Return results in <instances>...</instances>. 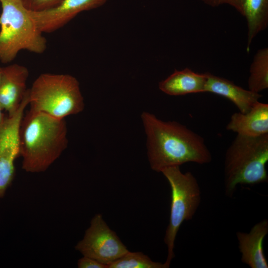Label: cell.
<instances>
[{
    "mask_svg": "<svg viewBox=\"0 0 268 268\" xmlns=\"http://www.w3.org/2000/svg\"><path fill=\"white\" fill-rule=\"evenodd\" d=\"M24 6L29 11L40 12L58 6L63 0H20Z\"/></svg>",
    "mask_w": 268,
    "mask_h": 268,
    "instance_id": "18",
    "label": "cell"
},
{
    "mask_svg": "<svg viewBox=\"0 0 268 268\" xmlns=\"http://www.w3.org/2000/svg\"><path fill=\"white\" fill-rule=\"evenodd\" d=\"M77 267L79 268H107L106 265L86 256L78 260Z\"/></svg>",
    "mask_w": 268,
    "mask_h": 268,
    "instance_id": "19",
    "label": "cell"
},
{
    "mask_svg": "<svg viewBox=\"0 0 268 268\" xmlns=\"http://www.w3.org/2000/svg\"><path fill=\"white\" fill-rule=\"evenodd\" d=\"M226 129L246 136L268 134V104L258 101L247 113H233Z\"/></svg>",
    "mask_w": 268,
    "mask_h": 268,
    "instance_id": "13",
    "label": "cell"
},
{
    "mask_svg": "<svg viewBox=\"0 0 268 268\" xmlns=\"http://www.w3.org/2000/svg\"><path fill=\"white\" fill-rule=\"evenodd\" d=\"M0 61L11 62L22 50L42 54L47 41L20 0H0Z\"/></svg>",
    "mask_w": 268,
    "mask_h": 268,
    "instance_id": "4",
    "label": "cell"
},
{
    "mask_svg": "<svg viewBox=\"0 0 268 268\" xmlns=\"http://www.w3.org/2000/svg\"><path fill=\"white\" fill-rule=\"evenodd\" d=\"M249 90L256 92L268 88V49H259L255 54L250 68Z\"/></svg>",
    "mask_w": 268,
    "mask_h": 268,
    "instance_id": "16",
    "label": "cell"
},
{
    "mask_svg": "<svg viewBox=\"0 0 268 268\" xmlns=\"http://www.w3.org/2000/svg\"><path fill=\"white\" fill-rule=\"evenodd\" d=\"M222 4L232 6L245 18L249 52L253 39L268 26V0H221Z\"/></svg>",
    "mask_w": 268,
    "mask_h": 268,
    "instance_id": "14",
    "label": "cell"
},
{
    "mask_svg": "<svg viewBox=\"0 0 268 268\" xmlns=\"http://www.w3.org/2000/svg\"><path fill=\"white\" fill-rule=\"evenodd\" d=\"M268 233L267 219L256 224L249 233L237 232L242 263L251 268H268L263 249L264 240Z\"/></svg>",
    "mask_w": 268,
    "mask_h": 268,
    "instance_id": "11",
    "label": "cell"
},
{
    "mask_svg": "<svg viewBox=\"0 0 268 268\" xmlns=\"http://www.w3.org/2000/svg\"><path fill=\"white\" fill-rule=\"evenodd\" d=\"M141 120L147 137L148 160L156 172L188 163L200 164L211 161V154L203 138L175 121H164L143 112Z\"/></svg>",
    "mask_w": 268,
    "mask_h": 268,
    "instance_id": "1",
    "label": "cell"
},
{
    "mask_svg": "<svg viewBox=\"0 0 268 268\" xmlns=\"http://www.w3.org/2000/svg\"><path fill=\"white\" fill-rule=\"evenodd\" d=\"M205 4L211 6L217 7L221 5V0H199Z\"/></svg>",
    "mask_w": 268,
    "mask_h": 268,
    "instance_id": "20",
    "label": "cell"
},
{
    "mask_svg": "<svg viewBox=\"0 0 268 268\" xmlns=\"http://www.w3.org/2000/svg\"><path fill=\"white\" fill-rule=\"evenodd\" d=\"M3 109H2L1 106L0 105V126L3 123L5 118L6 116H5L4 114L2 113Z\"/></svg>",
    "mask_w": 268,
    "mask_h": 268,
    "instance_id": "21",
    "label": "cell"
},
{
    "mask_svg": "<svg viewBox=\"0 0 268 268\" xmlns=\"http://www.w3.org/2000/svg\"><path fill=\"white\" fill-rule=\"evenodd\" d=\"M67 134L65 119L29 110L19 129L22 169L31 173L46 171L67 148Z\"/></svg>",
    "mask_w": 268,
    "mask_h": 268,
    "instance_id": "2",
    "label": "cell"
},
{
    "mask_svg": "<svg viewBox=\"0 0 268 268\" xmlns=\"http://www.w3.org/2000/svg\"><path fill=\"white\" fill-rule=\"evenodd\" d=\"M29 104V89L17 111L6 117L0 126V199L14 179L15 161L20 156L19 129L24 111Z\"/></svg>",
    "mask_w": 268,
    "mask_h": 268,
    "instance_id": "8",
    "label": "cell"
},
{
    "mask_svg": "<svg viewBox=\"0 0 268 268\" xmlns=\"http://www.w3.org/2000/svg\"><path fill=\"white\" fill-rule=\"evenodd\" d=\"M75 249L83 256L92 258L106 266L129 251L100 214L95 215L92 218L90 226Z\"/></svg>",
    "mask_w": 268,
    "mask_h": 268,
    "instance_id": "7",
    "label": "cell"
},
{
    "mask_svg": "<svg viewBox=\"0 0 268 268\" xmlns=\"http://www.w3.org/2000/svg\"><path fill=\"white\" fill-rule=\"evenodd\" d=\"M3 77V67H0V84L1 82Z\"/></svg>",
    "mask_w": 268,
    "mask_h": 268,
    "instance_id": "22",
    "label": "cell"
},
{
    "mask_svg": "<svg viewBox=\"0 0 268 268\" xmlns=\"http://www.w3.org/2000/svg\"><path fill=\"white\" fill-rule=\"evenodd\" d=\"M107 268H168L165 263L152 261L141 252L128 251L120 258L107 266Z\"/></svg>",
    "mask_w": 268,
    "mask_h": 268,
    "instance_id": "17",
    "label": "cell"
},
{
    "mask_svg": "<svg viewBox=\"0 0 268 268\" xmlns=\"http://www.w3.org/2000/svg\"><path fill=\"white\" fill-rule=\"evenodd\" d=\"M207 79L205 92L217 94L230 100L239 112L246 113L263 96L259 93L246 90L232 81L206 72Z\"/></svg>",
    "mask_w": 268,
    "mask_h": 268,
    "instance_id": "12",
    "label": "cell"
},
{
    "mask_svg": "<svg viewBox=\"0 0 268 268\" xmlns=\"http://www.w3.org/2000/svg\"><path fill=\"white\" fill-rule=\"evenodd\" d=\"M29 76L27 68L14 64L3 67V77L0 84V105L8 115L13 114L18 109L28 89Z\"/></svg>",
    "mask_w": 268,
    "mask_h": 268,
    "instance_id": "10",
    "label": "cell"
},
{
    "mask_svg": "<svg viewBox=\"0 0 268 268\" xmlns=\"http://www.w3.org/2000/svg\"><path fill=\"white\" fill-rule=\"evenodd\" d=\"M268 134L257 136L237 134L227 148L224 161L226 195L231 197L238 184L267 182Z\"/></svg>",
    "mask_w": 268,
    "mask_h": 268,
    "instance_id": "3",
    "label": "cell"
},
{
    "mask_svg": "<svg viewBox=\"0 0 268 268\" xmlns=\"http://www.w3.org/2000/svg\"><path fill=\"white\" fill-rule=\"evenodd\" d=\"M206 72L197 73L189 68L175 69L168 77L159 83V89L172 96L205 92Z\"/></svg>",
    "mask_w": 268,
    "mask_h": 268,
    "instance_id": "15",
    "label": "cell"
},
{
    "mask_svg": "<svg viewBox=\"0 0 268 268\" xmlns=\"http://www.w3.org/2000/svg\"><path fill=\"white\" fill-rule=\"evenodd\" d=\"M108 0H63L53 8L30 14L40 31L54 32L62 27L81 12L98 8Z\"/></svg>",
    "mask_w": 268,
    "mask_h": 268,
    "instance_id": "9",
    "label": "cell"
},
{
    "mask_svg": "<svg viewBox=\"0 0 268 268\" xmlns=\"http://www.w3.org/2000/svg\"><path fill=\"white\" fill-rule=\"evenodd\" d=\"M161 172L168 180L171 190L169 223L164 242L168 248L165 263L170 266L175 257V241L179 228L185 220L191 219L201 202V190L196 178L191 172L183 173L180 166H172Z\"/></svg>",
    "mask_w": 268,
    "mask_h": 268,
    "instance_id": "6",
    "label": "cell"
},
{
    "mask_svg": "<svg viewBox=\"0 0 268 268\" xmlns=\"http://www.w3.org/2000/svg\"><path fill=\"white\" fill-rule=\"evenodd\" d=\"M30 110L58 119L77 114L84 108L77 79L68 74H41L29 89Z\"/></svg>",
    "mask_w": 268,
    "mask_h": 268,
    "instance_id": "5",
    "label": "cell"
}]
</instances>
